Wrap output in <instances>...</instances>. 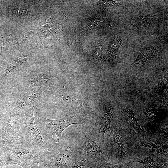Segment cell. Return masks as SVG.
I'll return each instance as SVG.
<instances>
[{
	"mask_svg": "<svg viewBox=\"0 0 168 168\" xmlns=\"http://www.w3.org/2000/svg\"><path fill=\"white\" fill-rule=\"evenodd\" d=\"M33 106L25 112L20 131L17 136L21 145L25 148L38 150H46L53 144L45 140L35 124Z\"/></svg>",
	"mask_w": 168,
	"mask_h": 168,
	"instance_id": "1",
	"label": "cell"
},
{
	"mask_svg": "<svg viewBox=\"0 0 168 168\" xmlns=\"http://www.w3.org/2000/svg\"><path fill=\"white\" fill-rule=\"evenodd\" d=\"M75 151L61 139L46 150L44 162L51 168H69L75 157Z\"/></svg>",
	"mask_w": 168,
	"mask_h": 168,
	"instance_id": "2",
	"label": "cell"
},
{
	"mask_svg": "<svg viewBox=\"0 0 168 168\" xmlns=\"http://www.w3.org/2000/svg\"><path fill=\"white\" fill-rule=\"evenodd\" d=\"M4 148L12 156L14 164L22 168H30L35 163L45 161L46 150L28 149L20 144L8 145Z\"/></svg>",
	"mask_w": 168,
	"mask_h": 168,
	"instance_id": "3",
	"label": "cell"
},
{
	"mask_svg": "<svg viewBox=\"0 0 168 168\" xmlns=\"http://www.w3.org/2000/svg\"><path fill=\"white\" fill-rule=\"evenodd\" d=\"M37 119L42 121L52 135L53 143L58 142L61 138L62 132L69 126L73 124H79L77 115H67L57 119H50L36 114Z\"/></svg>",
	"mask_w": 168,
	"mask_h": 168,
	"instance_id": "4",
	"label": "cell"
},
{
	"mask_svg": "<svg viewBox=\"0 0 168 168\" xmlns=\"http://www.w3.org/2000/svg\"><path fill=\"white\" fill-rule=\"evenodd\" d=\"M80 152L86 157L95 159V161L100 160L99 157L106 155L96 143L93 136L89 133L86 135L85 142Z\"/></svg>",
	"mask_w": 168,
	"mask_h": 168,
	"instance_id": "5",
	"label": "cell"
},
{
	"mask_svg": "<svg viewBox=\"0 0 168 168\" xmlns=\"http://www.w3.org/2000/svg\"><path fill=\"white\" fill-rule=\"evenodd\" d=\"M40 93L39 90H37L22 94L19 97L12 110L24 114L26 111L34 106L33 104L39 98Z\"/></svg>",
	"mask_w": 168,
	"mask_h": 168,
	"instance_id": "6",
	"label": "cell"
},
{
	"mask_svg": "<svg viewBox=\"0 0 168 168\" xmlns=\"http://www.w3.org/2000/svg\"><path fill=\"white\" fill-rule=\"evenodd\" d=\"M24 114L12 110L4 130L10 135L18 137L23 120Z\"/></svg>",
	"mask_w": 168,
	"mask_h": 168,
	"instance_id": "7",
	"label": "cell"
},
{
	"mask_svg": "<svg viewBox=\"0 0 168 168\" xmlns=\"http://www.w3.org/2000/svg\"><path fill=\"white\" fill-rule=\"evenodd\" d=\"M114 108L111 105H108L104 109L102 115L99 120L98 125V135L101 140H104L105 132L110 129V120L112 116Z\"/></svg>",
	"mask_w": 168,
	"mask_h": 168,
	"instance_id": "8",
	"label": "cell"
},
{
	"mask_svg": "<svg viewBox=\"0 0 168 168\" xmlns=\"http://www.w3.org/2000/svg\"><path fill=\"white\" fill-rule=\"evenodd\" d=\"M54 80L51 76L45 74H35L29 78L27 85L29 88L43 86H52L54 84Z\"/></svg>",
	"mask_w": 168,
	"mask_h": 168,
	"instance_id": "9",
	"label": "cell"
},
{
	"mask_svg": "<svg viewBox=\"0 0 168 168\" xmlns=\"http://www.w3.org/2000/svg\"><path fill=\"white\" fill-rule=\"evenodd\" d=\"M113 142L115 151L117 155L120 158L127 157L128 150L125 140L119 132L114 128Z\"/></svg>",
	"mask_w": 168,
	"mask_h": 168,
	"instance_id": "10",
	"label": "cell"
},
{
	"mask_svg": "<svg viewBox=\"0 0 168 168\" xmlns=\"http://www.w3.org/2000/svg\"><path fill=\"white\" fill-rule=\"evenodd\" d=\"M149 149L152 152L160 154L167 157V147L161 142L152 139H148L142 142L140 145Z\"/></svg>",
	"mask_w": 168,
	"mask_h": 168,
	"instance_id": "11",
	"label": "cell"
},
{
	"mask_svg": "<svg viewBox=\"0 0 168 168\" xmlns=\"http://www.w3.org/2000/svg\"><path fill=\"white\" fill-rule=\"evenodd\" d=\"M57 96L64 102L77 104L83 107L91 108L87 101L79 95L75 94H59Z\"/></svg>",
	"mask_w": 168,
	"mask_h": 168,
	"instance_id": "12",
	"label": "cell"
},
{
	"mask_svg": "<svg viewBox=\"0 0 168 168\" xmlns=\"http://www.w3.org/2000/svg\"><path fill=\"white\" fill-rule=\"evenodd\" d=\"M125 112L126 120L129 127L138 132H146L141 127L134 116V112L131 109H127L125 110Z\"/></svg>",
	"mask_w": 168,
	"mask_h": 168,
	"instance_id": "13",
	"label": "cell"
},
{
	"mask_svg": "<svg viewBox=\"0 0 168 168\" xmlns=\"http://www.w3.org/2000/svg\"><path fill=\"white\" fill-rule=\"evenodd\" d=\"M132 162L139 163L143 165L144 168H167L168 166V163L158 164L151 158L147 157L143 159L135 157Z\"/></svg>",
	"mask_w": 168,
	"mask_h": 168,
	"instance_id": "14",
	"label": "cell"
},
{
	"mask_svg": "<svg viewBox=\"0 0 168 168\" xmlns=\"http://www.w3.org/2000/svg\"><path fill=\"white\" fill-rule=\"evenodd\" d=\"M15 144L21 145L17 137L10 135L4 130L0 131V148Z\"/></svg>",
	"mask_w": 168,
	"mask_h": 168,
	"instance_id": "15",
	"label": "cell"
},
{
	"mask_svg": "<svg viewBox=\"0 0 168 168\" xmlns=\"http://www.w3.org/2000/svg\"><path fill=\"white\" fill-rule=\"evenodd\" d=\"M92 167V168H133L128 163L114 164L102 160L95 161L93 163Z\"/></svg>",
	"mask_w": 168,
	"mask_h": 168,
	"instance_id": "16",
	"label": "cell"
},
{
	"mask_svg": "<svg viewBox=\"0 0 168 168\" xmlns=\"http://www.w3.org/2000/svg\"><path fill=\"white\" fill-rule=\"evenodd\" d=\"M14 162L11 154L4 147L0 148V168L13 165Z\"/></svg>",
	"mask_w": 168,
	"mask_h": 168,
	"instance_id": "17",
	"label": "cell"
},
{
	"mask_svg": "<svg viewBox=\"0 0 168 168\" xmlns=\"http://www.w3.org/2000/svg\"><path fill=\"white\" fill-rule=\"evenodd\" d=\"M8 112H0V131L4 130L10 116Z\"/></svg>",
	"mask_w": 168,
	"mask_h": 168,
	"instance_id": "18",
	"label": "cell"
},
{
	"mask_svg": "<svg viewBox=\"0 0 168 168\" xmlns=\"http://www.w3.org/2000/svg\"><path fill=\"white\" fill-rule=\"evenodd\" d=\"M147 118L149 120H154L156 116L157 113L155 108H150L147 109L145 112Z\"/></svg>",
	"mask_w": 168,
	"mask_h": 168,
	"instance_id": "19",
	"label": "cell"
},
{
	"mask_svg": "<svg viewBox=\"0 0 168 168\" xmlns=\"http://www.w3.org/2000/svg\"><path fill=\"white\" fill-rule=\"evenodd\" d=\"M88 165L87 160L83 158L80 161H75L71 168H88Z\"/></svg>",
	"mask_w": 168,
	"mask_h": 168,
	"instance_id": "20",
	"label": "cell"
},
{
	"mask_svg": "<svg viewBox=\"0 0 168 168\" xmlns=\"http://www.w3.org/2000/svg\"><path fill=\"white\" fill-rule=\"evenodd\" d=\"M30 168H51L49 166L44 162L36 163L33 164Z\"/></svg>",
	"mask_w": 168,
	"mask_h": 168,
	"instance_id": "21",
	"label": "cell"
},
{
	"mask_svg": "<svg viewBox=\"0 0 168 168\" xmlns=\"http://www.w3.org/2000/svg\"><path fill=\"white\" fill-rule=\"evenodd\" d=\"M167 130V128L163 129L161 130L160 133L162 137L167 139L168 137Z\"/></svg>",
	"mask_w": 168,
	"mask_h": 168,
	"instance_id": "22",
	"label": "cell"
},
{
	"mask_svg": "<svg viewBox=\"0 0 168 168\" xmlns=\"http://www.w3.org/2000/svg\"><path fill=\"white\" fill-rule=\"evenodd\" d=\"M12 165L5 167L4 168H22L21 166L18 165Z\"/></svg>",
	"mask_w": 168,
	"mask_h": 168,
	"instance_id": "23",
	"label": "cell"
}]
</instances>
